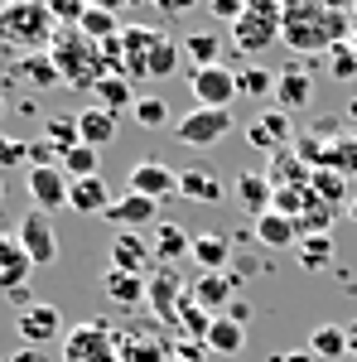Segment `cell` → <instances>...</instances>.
I'll list each match as a JSON object with an SVG mask.
<instances>
[{
    "label": "cell",
    "instance_id": "8992f818",
    "mask_svg": "<svg viewBox=\"0 0 357 362\" xmlns=\"http://www.w3.org/2000/svg\"><path fill=\"white\" fill-rule=\"evenodd\" d=\"M174 136L179 145H189V150H213L222 140L232 136V112H208V107H193L174 121Z\"/></svg>",
    "mask_w": 357,
    "mask_h": 362
},
{
    "label": "cell",
    "instance_id": "52a82bcc",
    "mask_svg": "<svg viewBox=\"0 0 357 362\" xmlns=\"http://www.w3.org/2000/svg\"><path fill=\"white\" fill-rule=\"evenodd\" d=\"M189 87H193V102H198V107H208V112H232V102L242 97V92H237V68H227V63L193 68Z\"/></svg>",
    "mask_w": 357,
    "mask_h": 362
},
{
    "label": "cell",
    "instance_id": "91938a15",
    "mask_svg": "<svg viewBox=\"0 0 357 362\" xmlns=\"http://www.w3.org/2000/svg\"><path fill=\"white\" fill-rule=\"evenodd\" d=\"M0 5H5V0H0Z\"/></svg>",
    "mask_w": 357,
    "mask_h": 362
},
{
    "label": "cell",
    "instance_id": "7dc6e473",
    "mask_svg": "<svg viewBox=\"0 0 357 362\" xmlns=\"http://www.w3.org/2000/svg\"><path fill=\"white\" fill-rule=\"evenodd\" d=\"M208 343H169V362H203Z\"/></svg>",
    "mask_w": 357,
    "mask_h": 362
},
{
    "label": "cell",
    "instance_id": "7bdbcfd3",
    "mask_svg": "<svg viewBox=\"0 0 357 362\" xmlns=\"http://www.w3.org/2000/svg\"><path fill=\"white\" fill-rule=\"evenodd\" d=\"M49 10L63 29H78V20L87 15V0H49Z\"/></svg>",
    "mask_w": 357,
    "mask_h": 362
},
{
    "label": "cell",
    "instance_id": "ba28073f",
    "mask_svg": "<svg viewBox=\"0 0 357 362\" xmlns=\"http://www.w3.org/2000/svg\"><path fill=\"white\" fill-rule=\"evenodd\" d=\"M15 242L29 251L34 266H54L58 261V232H54V223H49V213H39V208H29L25 218H20Z\"/></svg>",
    "mask_w": 357,
    "mask_h": 362
},
{
    "label": "cell",
    "instance_id": "2e32d148",
    "mask_svg": "<svg viewBox=\"0 0 357 362\" xmlns=\"http://www.w3.org/2000/svg\"><path fill=\"white\" fill-rule=\"evenodd\" d=\"M247 140L256 150H266V155H280V150L290 145V116L280 112V107H266V112L247 126Z\"/></svg>",
    "mask_w": 357,
    "mask_h": 362
},
{
    "label": "cell",
    "instance_id": "8fae6325",
    "mask_svg": "<svg viewBox=\"0 0 357 362\" xmlns=\"http://www.w3.org/2000/svg\"><path fill=\"white\" fill-rule=\"evenodd\" d=\"M126 189L131 194H145V198H174L179 194V169L160 165V160H140V165H131V174H126Z\"/></svg>",
    "mask_w": 357,
    "mask_h": 362
},
{
    "label": "cell",
    "instance_id": "d6a6232c",
    "mask_svg": "<svg viewBox=\"0 0 357 362\" xmlns=\"http://www.w3.org/2000/svg\"><path fill=\"white\" fill-rule=\"evenodd\" d=\"M179 49L189 54L193 68H213V63H222V39L218 34H208V29H198V34H189V39H179Z\"/></svg>",
    "mask_w": 357,
    "mask_h": 362
},
{
    "label": "cell",
    "instance_id": "4dcf8cb0",
    "mask_svg": "<svg viewBox=\"0 0 357 362\" xmlns=\"http://www.w3.org/2000/svg\"><path fill=\"white\" fill-rule=\"evenodd\" d=\"M20 78H25L29 87H39V92H49V87L63 83V73H58V63L49 54H25L20 58Z\"/></svg>",
    "mask_w": 357,
    "mask_h": 362
},
{
    "label": "cell",
    "instance_id": "74e56055",
    "mask_svg": "<svg viewBox=\"0 0 357 362\" xmlns=\"http://www.w3.org/2000/svg\"><path fill=\"white\" fill-rule=\"evenodd\" d=\"M131 116H136V126H145V131H160V126H169V102L165 97H136Z\"/></svg>",
    "mask_w": 357,
    "mask_h": 362
},
{
    "label": "cell",
    "instance_id": "680465c9",
    "mask_svg": "<svg viewBox=\"0 0 357 362\" xmlns=\"http://www.w3.org/2000/svg\"><path fill=\"white\" fill-rule=\"evenodd\" d=\"M0 362H10V358H0Z\"/></svg>",
    "mask_w": 357,
    "mask_h": 362
},
{
    "label": "cell",
    "instance_id": "bcb514c9",
    "mask_svg": "<svg viewBox=\"0 0 357 362\" xmlns=\"http://www.w3.org/2000/svg\"><path fill=\"white\" fill-rule=\"evenodd\" d=\"M150 5H155V10H160L165 20H184V15H193V10H198L203 0H150Z\"/></svg>",
    "mask_w": 357,
    "mask_h": 362
},
{
    "label": "cell",
    "instance_id": "1f68e13d",
    "mask_svg": "<svg viewBox=\"0 0 357 362\" xmlns=\"http://www.w3.org/2000/svg\"><path fill=\"white\" fill-rule=\"evenodd\" d=\"M92 97H97V107H107V112H121V107H136V87L126 83L121 73H107L102 83L92 87Z\"/></svg>",
    "mask_w": 357,
    "mask_h": 362
},
{
    "label": "cell",
    "instance_id": "f907efd6",
    "mask_svg": "<svg viewBox=\"0 0 357 362\" xmlns=\"http://www.w3.org/2000/svg\"><path fill=\"white\" fill-rule=\"evenodd\" d=\"M271 362H319V358H314V353H309V348H304V353H275Z\"/></svg>",
    "mask_w": 357,
    "mask_h": 362
},
{
    "label": "cell",
    "instance_id": "d6986e66",
    "mask_svg": "<svg viewBox=\"0 0 357 362\" xmlns=\"http://www.w3.org/2000/svg\"><path fill=\"white\" fill-rule=\"evenodd\" d=\"M111 203V189L102 174H92V179H73V189H68V208L73 213H83V218H97V213H107Z\"/></svg>",
    "mask_w": 357,
    "mask_h": 362
},
{
    "label": "cell",
    "instance_id": "f35d334b",
    "mask_svg": "<svg viewBox=\"0 0 357 362\" xmlns=\"http://www.w3.org/2000/svg\"><path fill=\"white\" fill-rule=\"evenodd\" d=\"M329 256H333V237H329V232L300 237V261H304V271H319V266H329Z\"/></svg>",
    "mask_w": 357,
    "mask_h": 362
},
{
    "label": "cell",
    "instance_id": "b9f144b4",
    "mask_svg": "<svg viewBox=\"0 0 357 362\" xmlns=\"http://www.w3.org/2000/svg\"><path fill=\"white\" fill-rule=\"evenodd\" d=\"M329 73L338 78V83H353V78H357V54H353V44H333V49H329Z\"/></svg>",
    "mask_w": 357,
    "mask_h": 362
},
{
    "label": "cell",
    "instance_id": "ac0fdd59",
    "mask_svg": "<svg viewBox=\"0 0 357 362\" xmlns=\"http://www.w3.org/2000/svg\"><path fill=\"white\" fill-rule=\"evenodd\" d=\"M150 261H155V247H150L140 232H116V237H111V266H116V271L140 276Z\"/></svg>",
    "mask_w": 357,
    "mask_h": 362
},
{
    "label": "cell",
    "instance_id": "6da1fadb",
    "mask_svg": "<svg viewBox=\"0 0 357 362\" xmlns=\"http://www.w3.org/2000/svg\"><path fill=\"white\" fill-rule=\"evenodd\" d=\"M348 15L338 10V0H285V29L280 39L295 54H324L333 44H348Z\"/></svg>",
    "mask_w": 357,
    "mask_h": 362
},
{
    "label": "cell",
    "instance_id": "603a6c76",
    "mask_svg": "<svg viewBox=\"0 0 357 362\" xmlns=\"http://www.w3.org/2000/svg\"><path fill=\"white\" fill-rule=\"evenodd\" d=\"M237 203H242V208H251V213H256V218H261V213H271L275 208V184H271V174H237Z\"/></svg>",
    "mask_w": 357,
    "mask_h": 362
},
{
    "label": "cell",
    "instance_id": "f5cc1de1",
    "mask_svg": "<svg viewBox=\"0 0 357 362\" xmlns=\"http://www.w3.org/2000/svg\"><path fill=\"white\" fill-rule=\"evenodd\" d=\"M348 213H353V223H357V194H353V203H348Z\"/></svg>",
    "mask_w": 357,
    "mask_h": 362
},
{
    "label": "cell",
    "instance_id": "11a10c76",
    "mask_svg": "<svg viewBox=\"0 0 357 362\" xmlns=\"http://www.w3.org/2000/svg\"><path fill=\"white\" fill-rule=\"evenodd\" d=\"M0 116H5V97H0Z\"/></svg>",
    "mask_w": 357,
    "mask_h": 362
},
{
    "label": "cell",
    "instance_id": "30bf717a",
    "mask_svg": "<svg viewBox=\"0 0 357 362\" xmlns=\"http://www.w3.org/2000/svg\"><path fill=\"white\" fill-rule=\"evenodd\" d=\"M68 189H73V179L63 174V165L29 169V198H34L39 213H58V208H68Z\"/></svg>",
    "mask_w": 357,
    "mask_h": 362
},
{
    "label": "cell",
    "instance_id": "5b68a950",
    "mask_svg": "<svg viewBox=\"0 0 357 362\" xmlns=\"http://www.w3.org/2000/svg\"><path fill=\"white\" fill-rule=\"evenodd\" d=\"M63 362H121V353H116V329L102 324V319L73 324L63 334Z\"/></svg>",
    "mask_w": 357,
    "mask_h": 362
},
{
    "label": "cell",
    "instance_id": "9a60e30c",
    "mask_svg": "<svg viewBox=\"0 0 357 362\" xmlns=\"http://www.w3.org/2000/svg\"><path fill=\"white\" fill-rule=\"evenodd\" d=\"M179 295H184V280L174 276L169 266H160V271H155V280H150V295H145V305L155 309L165 324H174V329H179V309H184V300H179Z\"/></svg>",
    "mask_w": 357,
    "mask_h": 362
},
{
    "label": "cell",
    "instance_id": "484cf974",
    "mask_svg": "<svg viewBox=\"0 0 357 362\" xmlns=\"http://www.w3.org/2000/svg\"><path fill=\"white\" fill-rule=\"evenodd\" d=\"M179 194L189 198V203H218L222 179L213 169H179Z\"/></svg>",
    "mask_w": 357,
    "mask_h": 362
},
{
    "label": "cell",
    "instance_id": "836d02e7",
    "mask_svg": "<svg viewBox=\"0 0 357 362\" xmlns=\"http://www.w3.org/2000/svg\"><path fill=\"white\" fill-rule=\"evenodd\" d=\"M44 140L54 145L58 155H68V150H78V145H83V131H78V116H54V121L44 126Z\"/></svg>",
    "mask_w": 357,
    "mask_h": 362
},
{
    "label": "cell",
    "instance_id": "ffe728a7",
    "mask_svg": "<svg viewBox=\"0 0 357 362\" xmlns=\"http://www.w3.org/2000/svg\"><path fill=\"white\" fill-rule=\"evenodd\" d=\"M102 295L121 309H136V305H145L150 285H145V276H131V271H116V266H111L107 276H102Z\"/></svg>",
    "mask_w": 357,
    "mask_h": 362
},
{
    "label": "cell",
    "instance_id": "7402d4cb",
    "mask_svg": "<svg viewBox=\"0 0 357 362\" xmlns=\"http://www.w3.org/2000/svg\"><path fill=\"white\" fill-rule=\"evenodd\" d=\"M116 353H121V362H169V343H160L155 334H121L116 329Z\"/></svg>",
    "mask_w": 357,
    "mask_h": 362
},
{
    "label": "cell",
    "instance_id": "816d5d0a",
    "mask_svg": "<svg viewBox=\"0 0 357 362\" xmlns=\"http://www.w3.org/2000/svg\"><path fill=\"white\" fill-rule=\"evenodd\" d=\"M348 358H357V324H348Z\"/></svg>",
    "mask_w": 357,
    "mask_h": 362
},
{
    "label": "cell",
    "instance_id": "ab89813d",
    "mask_svg": "<svg viewBox=\"0 0 357 362\" xmlns=\"http://www.w3.org/2000/svg\"><path fill=\"white\" fill-rule=\"evenodd\" d=\"M63 174H68V179H92V174H102V169H97V150H92V145L68 150V155H63Z\"/></svg>",
    "mask_w": 357,
    "mask_h": 362
},
{
    "label": "cell",
    "instance_id": "44dd1931",
    "mask_svg": "<svg viewBox=\"0 0 357 362\" xmlns=\"http://www.w3.org/2000/svg\"><path fill=\"white\" fill-rule=\"evenodd\" d=\"M116 112H107V107H83L78 112V131H83V145H92V150H107L111 140H116Z\"/></svg>",
    "mask_w": 357,
    "mask_h": 362
},
{
    "label": "cell",
    "instance_id": "8d00e7d4",
    "mask_svg": "<svg viewBox=\"0 0 357 362\" xmlns=\"http://www.w3.org/2000/svg\"><path fill=\"white\" fill-rule=\"evenodd\" d=\"M78 29H83L92 44H107V39H116V34H121L116 15H111V10H92V5H87V15L78 20Z\"/></svg>",
    "mask_w": 357,
    "mask_h": 362
},
{
    "label": "cell",
    "instance_id": "f546056e",
    "mask_svg": "<svg viewBox=\"0 0 357 362\" xmlns=\"http://www.w3.org/2000/svg\"><path fill=\"white\" fill-rule=\"evenodd\" d=\"M193 251V237L184 232V227L174 223H155V261H179V256H189Z\"/></svg>",
    "mask_w": 357,
    "mask_h": 362
},
{
    "label": "cell",
    "instance_id": "e0dca14e",
    "mask_svg": "<svg viewBox=\"0 0 357 362\" xmlns=\"http://www.w3.org/2000/svg\"><path fill=\"white\" fill-rule=\"evenodd\" d=\"M29 271H34V261H29V251L10 237V232H0V290L5 295H15V290H25Z\"/></svg>",
    "mask_w": 357,
    "mask_h": 362
},
{
    "label": "cell",
    "instance_id": "d4e9b609",
    "mask_svg": "<svg viewBox=\"0 0 357 362\" xmlns=\"http://www.w3.org/2000/svg\"><path fill=\"white\" fill-rule=\"evenodd\" d=\"M256 237H261V247H300V223L295 218H285V213H261L256 218Z\"/></svg>",
    "mask_w": 357,
    "mask_h": 362
},
{
    "label": "cell",
    "instance_id": "9f6ffc18",
    "mask_svg": "<svg viewBox=\"0 0 357 362\" xmlns=\"http://www.w3.org/2000/svg\"><path fill=\"white\" fill-rule=\"evenodd\" d=\"M353 20H357V0H353Z\"/></svg>",
    "mask_w": 357,
    "mask_h": 362
},
{
    "label": "cell",
    "instance_id": "e575fe53",
    "mask_svg": "<svg viewBox=\"0 0 357 362\" xmlns=\"http://www.w3.org/2000/svg\"><path fill=\"white\" fill-rule=\"evenodd\" d=\"M237 92L242 97H275V73L251 63V68H237Z\"/></svg>",
    "mask_w": 357,
    "mask_h": 362
},
{
    "label": "cell",
    "instance_id": "7a4b0ae2",
    "mask_svg": "<svg viewBox=\"0 0 357 362\" xmlns=\"http://www.w3.org/2000/svg\"><path fill=\"white\" fill-rule=\"evenodd\" d=\"M58 34V20L49 10V0H15L0 5V44L20 49V54H44Z\"/></svg>",
    "mask_w": 357,
    "mask_h": 362
},
{
    "label": "cell",
    "instance_id": "ee69618b",
    "mask_svg": "<svg viewBox=\"0 0 357 362\" xmlns=\"http://www.w3.org/2000/svg\"><path fill=\"white\" fill-rule=\"evenodd\" d=\"M29 165V145L15 136H0V169H20Z\"/></svg>",
    "mask_w": 357,
    "mask_h": 362
},
{
    "label": "cell",
    "instance_id": "6f0895ef",
    "mask_svg": "<svg viewBox=\"0 0 357 362\" xmlns=\"http://www.w3.org/2000/svg\"><path fill=\"white\" fill-rule=\"evenodd\" d=\"M0 198H5V184H0Z\"/></svg>",
    "mask_w": 357,
    "mask_h": 362
},
{
    "label": "cell",
    "instance_id": "277c9868",
    "mask_svg": "<svg viewBox=\"0 0 357 362\" xmlns=\"http://www.w3.org/2000/svg\"><path fill=\"white\" fill-rule=\"evenodd\" d=\"M285 29V0H247L242 20L232 25V44L242 54H266Z\"/></svg>",
    "mask_w": 357,
    "mask_h": 362
},
{
    "label": "cell",
    "instance_id": "f6af8a7d",
    "mask_svg": "<svg viewBox=\"0 0 357 362\" xmlns=\"http://www.w3.org/2000/svg\"><path fill=\"white\" fill-rule=\"evenodd\" d=\"M203 5H208V15L222 20V25H237V20H242V10H247V0H203Z\"/></svg>",
    "mask_w": 357,
    "mask_h": 362
},
{
    "label": "cell",
    "instance_id": "4316f807",
    "mask_svg": "<svg viewBox=\"0 0 357 362\" xmlns=\"http://www.w3.org/2000/svg\"><path fill=\"white\" fill-rule=\"evenodd\" d=\"M189 256L203 266V271H222V266L232 261V247H227V237H222V232H198Z\"/></svg>",
    "mask_w": 357,
    "mask_h": 362
},
{
    "label": "cell",
    "instance_id": "f1b7e54d",
    "mask_svg": "<svg viewBox=\"0 0 357 362\" xmlns=\"http://www.w3.org/2000/svg\"><path fill=\"white\" fill-rule=\"evenodd\" d=\"M227 295H232V280L222 276V271H203V276H198V285L189 290V300L198 309H208V314H213L218 305H227Z\"/></svg>",
    "mask_w": 357,
    "mask_h": 362
},
{
    "label": "cell",
    "instance_id": "83f0119b",
    "mask_svg": "<svg viewBox=\"0 0 357 362\" xmlns=\"http://www.w3.org/2000/svg\"><path fill=\"white\" fill-rule=\"evenodd\" d=\"M309 353L324 362V358H348V324H319L309 334Z\"/></svg>",
    "mask_w": 357,
    "mask_h": 362
},
{
    "label": "cell",
    "instance_id": "d590c367",
    "mask_svg": "<svg viewBox=\"0 0 357 362\" xmlns=\"http://www.w3.org/2000/svg\"><path fill=\"white\" fill-rule=\"evenodd\" d=\"M309 189H314L319 203H329V208H333V203H343V198H348V179H343L338 169H314Z\"/></svg>",
    "mask_w": 357,
    "mask_h": 362
},
{
    "label": "cell",
    "instance_id": "9c48e42d",
    "mask_svg": "<svg viewBox=\"0 0 357 362\" xmlns=\"http://www.w3.org/2000/svg\"><path fill=\"white\" fill-rule=\"evenodd\" d=\"M15 334L25 338V348H44V343H54L63 338V314L54 305H44V300H34L15 314Z\"/></svg>",
    "mask_w": 357,
    "mask_h": 362
},
{
    "label": "cell",
    "instance_id": "3957f363",
    "mask_svg": "<svg viewBox=\"0 0 357 362\" xmlns=\"http://www.w3.org/2000/svg\"><path fill=\"white\" fill-rule=\"evenodd\" d=\"M49 58L58 63L63 83L68 87H97L107 78V63H102V44H92L83 29H63L58 25L54 44H49Z\"/></svg>",
    "mask_w": 357,
    "mask_h": 362
},
{
    "label": "cell",
    "instance_id": "7c38bea8",
    "mask_svg": "<svg viewBox=\"0 0 357 362\" xmlns=\"http://www.w3.org/2000/svg\"><path fill=\"white\" fill-rule=\"evenodd\" d=\"M160 44V29L136 25V29H121V73L126 78H150V54Z\"/></svg>",
    "mask_w": 357,
    "mask_h": 362
},
{
    "label": "cell",
    "instance_id": "681fc988",
    "mask_svg": "<svg viewBox=\"0 0 357 362\" xmlns=\"http://www.w3.org/2000/svg\"><path fill=\"white\" fill-rule=\"evenodd\" d=\"M87 5H92V10H111V15H116V10H126V5H136V0H87Z\"/></svg>",
    "mask_w": 357,
    "mask_h": 362
},
{
    "label": "cell",
    "instance_id": "db71d44e",
    "mask_svg": "<svg viewBox=\"0 0 357 362\" xmlns=\"http://www.w3.org/2000/svg\"><path fill=\"white\" fill-rule=\"evenodd\" d=\"M348 44H353V54H357V29H353V39H348Z\"/></svg>",
    "mask_w": 357,
    "mask_h": 362
},
{
    "label": "cell",
    "instance_id": "5bb4252c",
    "mask_svg": "<svg viewBox=\"0 0 357 362\" xmlns=\"http://www.w3.org/2000/svg\"><path fill=\"white\" fill-rule=\"evenodd\" d=\"M116 232H140L145 223H160V203L155 198H145V194H131L126 189V198H116L107 213H102Z\"/></svg>",
    "mask_w": 357,
    "mask_h": 362
},
{
    "label": "cell",
    "instance_id": "60d3db41",
    "mask_svg": "<svg viewBox=\"0 0 357 362\" xmlns=\"http://www.w3.org/2000/svg\"><path fill=\"white\" fill-rule=\"evenodd\" d=\"M179 54H184V49L169 39L165 29H160V44H155V54H150V78H169V73H174V63H179Z\"/></svg>",
    "mask_w": 357,
    "mask_h": 362
},
{
    "label": "cell",
    "instance_id": "cb8c5ba5",
    "mask_svg": "<svg viewBox=\"0 0 357 362\" xmlns=\"http://www.w3.org/2000/svg\"><path fill=\"white\" fill-rule=\"evenodd\" d=\"M203 343H208V353H242L247 348V329L232 319V314H213V324H208V334H203Z\"/></svg>",
    "mask_w": 357,
    "mask_h": 362
},
{
    "label": "cell",
    "instance_id": "4fadbf2b",
    "mask_svg": "<svg viewBox=\"0 0 357 362\" xmlns=\"http://www.w3.org/2000/svg\"><path fill=\"white\" fill-rule=\"evenodd\" d=\"M314 102V73L304 63H290L285 73H275V107L290 116V112H304Z\"/></svg>",
    "mask_w": 357,
    "mask_h": 362
},
{
    "label": "cell",
    "instance_id": "c3c4849f",
    "mask_svg": "<svg viewBox=\"0 0 357 362\" xmlns=\"http://www.w3.org/2000/svg\"><path fill=\"white\" fill-rule=\"evenodd\" d=\"M10 362H49V353H44V348H20Z\"/></svg>",
    "mask_w": 357,
    "mask_h": 362
}]
</instances>
